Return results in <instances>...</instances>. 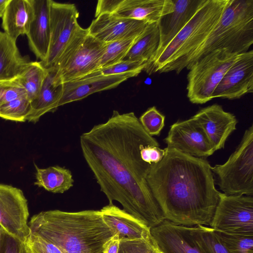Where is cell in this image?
Here are the masks:
<instances>
[{
  "label": "cell",
  "mask_w": 253,
  "mask_h": 253,
  "mask_svg": "<svg viewBox=\"0 0 253 253\" xmlns=\"http://www.w3.org/2000/svg\"><path fill=\"white\" fill-rule=\"evenodd\" d=\"M80 141L84 160L110 204L117 201L150 228L164 220L146 179L151 165L140 153L143 146L159 144L133 112L114 110L106 122L82 134Z\"/></svg>",
  "instance_id": "6da1fadb"
},
{
  "label": "cell",
  "mask_w": 253,
  "mask_h": 253,
  "mask_svg": "<svg viewBox=\"0 0 253 253\" xmlns=\"http://www.w3.org/2000/svg\"><path fill=\"white\" fill-rule=\"evenodd\" d=\"M166 148L162 160L151 165L146 178L164 219L210 226L220 193L211 166L206 159Z\"/></svg>",
  "instance_id": "7a4b0ae2"
},
{
  "label": "cell",
  "mask_w": 253,
  "mask_h": 253,
  "mask_svg": "<svg viewBox=\"0 0 253 253\" xmlns=\"http://www.w3.org/2000/svg\"><path fill=\"white\" fill-rule=\"evenodd\" d=\"M30 233L54 244L64 253H103L114 235L100 210L42 211L28 223Z\"/></svg>",
  "instance_id": "3957f363"
},
{
  "label": "cell",
  "mask_w": 253,
  "mask_h": 253,
  "mask_svg": "<svg viewBox=\"0 0 253 253\" xmlns=\"http://www.w3.org/2000/svg\"><path fill=\"white\" fill-rule=\"evenodd\" d=\"M229 0H205L202 6L175 38L155 57L146 70L153 73L174 71L186 68L189 59L219 21Z\"/></svg>",
  "instance_id": "277c9868"
},
{
  "label": "cell",
  "mask_w": 253,
  "mask_h": 253,
  "mask_svg": "<svg viewBox=\"0 0 253 253\" xmlns=\"http://www.w3.org/2000/svg\"><path fill=\"white\" fill-rule=\"evenodd\" d=\"M253 43V0H229L218 23L191 55L187 66L214 50L225 49L239 54L249 51Z\"/></svg>",
  "instance_id": "5b68a950"
},
{
  "label": "cell",
  "mask_w": 253,
  "mask_h": 253,
  "mask_svg": "<svg viewBox=\"0 0 253 253\" xmlns=\"http://www.w3.org/2000/svg\"><path fill=\"white\" fill-rule=\"evenodd\" d=\"M106 45L81 27L55 67L57 81L63 84L79 80L99 69Z\"/></svg>",
  "instance_id": "8992f818"
},
{
  "label": "cell",
  "mask_w": 253,
  "mask_h": 253,
  "mask_svg": "<svg viewBox=\"0 0 253 253\" xmlns=\"http://www.w3.org/2000/svg\"><path fill=\"white\" fill-rule=\"evenodd\" d=\"M218 185L228 195L253 196V126L248 128L236 150L224 164L211 167Z\"/></svg>",
  "instance_id": "52a82bcc"
},
{
  "label": "cell",
  "mask_w": 253,
  "mask_h": 253,
  "mask_svg": "<svg viewBox=\"0 0 253 253\" xmlns=\"http://www.w3.org/2000/svg\"><path fill=\"white\" fill-rule=\"evenodd\" d=\"M238 54L225 49L214 50L189 64L187 96L194 104L213 99V93Z\"/></svg>",
  "instance_id": "ba28073f"
},
{
  "label": "cell",
  "mask_w": 253,
  "mask_h": 253,
  "mask_svg": "<svg viewBox=\"0 0 253 253\" xmlns=\"http://www.w3.org/2000/svg\"><path fill=\"white\" fill-rule=\"evenodd\" d=\"M209 227L217 232L253 236V196L220 192Z\"/></svg>",
  "instance_id": "9c48e42d"
},
{
  "label": "cell",
  "mask_w": 253,
  "mask_h": 253,
  "mask_svg": "<svg viewBox=\"0 0 253 253\" xmlns=\"http://www.w3.org/2000/svg\"><path fill=\"white\" fill-rule=\"evenodd\" d=\"M78 10L74 4L49 0L50 42L45 59L40 61L46 69L57 65L63 51L81 28Z\"/></svg>",
  "instance_id": "30bf717a"
},
{
  "label": "cell",
  "mask_w": 253,
  "mask_h": 253,
  "mask_svg": "<svg viewBox=\"0 0 253 253\" xmlns=\"http://www.w3.org/2000/svg\"><path fill=\"white\" fill-rule=\"evenodd\" d=\"M28 202L23 191L17 187L0 183V226L22 242L30 234Z\"/></svg>",
  "instance_id": "8fae6325"
},
{
  "label": "cell",
  "mask_w": 253,
  "mask_h": 253,
  "mask_svg": "<svg viewBox=\"0 0 253 253\" xmlns=\"http://www.w3.org/2000/svg\"><path fill=\"white\" fill-rule=\"evenodd\" d=\"M165 141L167 148L197 158L206 159L215 152L204 130L192 117L173 124Z\"/></svg>",
  "instance_id": "7c38bea8"
},
{
  "label": "cell",
  "mask_w": 253,
  "mask_h": 253,
  "mask_svg": "<svg viewBox=\"0 0 253 253\" xmlns=\"http://www.w3.org/2000/svg\"><path fill=\"white\" fill-rule=\"evenodd\" d=\"M253 92V50L239 54L215 89L212 97L240 98Z\"/></svg>",
  "instance_id": "4fadbf2b"
},
{
  "label": "cell",
  "mask_w": 253,
  "mask_h": 253,
  "mask_svg": "<svg viewBox=\"0 0 253 253\" xmlns=\"http://www.w3.org/2000/svg\"><path fill=\"white\" fill-rule=\"evenodd\" d=\"M148 24L143 21L104 13L96 17L87 29L89 35L107 43L137 38Z\"/></svg>",
  "instance_id": "5bb4252c"
},
{
  "label": "cell",
  "mask_w": 253,
  "mask_h": 253,
  "mask_svg": "<svg viewBox=\"0 0 253 253\" xmlns=\"http://www.w3.org/2000/svg\"><path fill=\"white\" fill-rule=\"evenodd\" d=\"M192 118L202 127L215 151L224 147L238 123L233 114L226 112L218 104L202 109Z\"/></svg>",
  "instance_id": "9a60e30c"
},
{
  "label": "cell",
  "mask_w": 253,
  "mask_h": 253,
  "mask_svg": "<svg viewBox=\"0 0 253 253\" xmlns=\"http://www.w3.org/2000/svg\"><path fill=\"white\" fill-rule=\"evenodd\" d=\"M150 233L164 253H200L192 234L191 226L164 219L150 228Z\"/></svg>",
  "instance_id": "2e32d148"
},
{
  "label": "cell",
  "mask_w": 253,
  "mask_h": 253,
  "mask_svg": "<svg viewBox=\"0 0 253 253\" xmlns=\"http://www.w3.org/2000/svg\"><path fill=\"white\" fill-rule=\"evenodd\" d=\"M138 75L127 73L110 76H98L63 84V91L58 107L82 100L95 92L117 87L128 79Z\"/></svg>",
  "instance_id": "e0dca14e"
},
{
  "label": "cell",
  "mask_w": 253,
  "mask_h": 253,
  "mask_svg": "<svg viewBox=\"0 0 253 253\" xmlns=\"http://www.w3.org/2000/svg\"><path fill=\"white\" fill-rule=\"evenodd\" d=\"M205 1V0H173V11L162 17L158 22L160 43L156 55L175 38Z\"/></svg>",
  "instance_id": "ac0fdd59"
},
{
  "label": "cell",
  "mask_w": 253,
  "mask_h": 253,
  "mask_svg": "<svg viewBox=\"0 0 253 253\" xmlns=\"http://www.w3.org/2000/svg\"><path fill=\"white\" fill-rule=\"evenodd\" d=\"M100 211L105 224L120 240L142 239L150 233V228L143 222L113 204H109Z\"/></svg>",
  "instance_id": "d6986e66"
},
{
  "label": "cell",
  "mask_w": 253,
  "mask_h": 253,
  "mask_svg": "<svg viewBox=\"0 0 253 253\" xmlns=\"http://www.w3.org/2000/svg\"><path fill=\"white\" fill-rule=\"evenodd\" d=\"M173 0H121L115 12V16L157 23L162 17L173 10Z\"/></svg>",
  "instance_id": "ffe728a7"
},
{
  "label": "cell",
  "mask_w": 253,
  "mask_h": 253,
  "mask_svg": "<svg viewBox=\"0 0 253 253\" xmlns=\"http://www.w3.org/2000/svg\"><path fill=\"white\" fill-rule=\"evenodd\" d=\"M34 15L26 35L30 49L36 57L43 61L50 42L49 0H32Z\"/></svg>",
  "instance_id": "44dd1931"
},
{
  "label": "cell",
  "mask_w": 253,
  "mask_h": 253,
  "mask_svg": "<svg viewBox=\"0 0 253 253\" xmlns=\"http://www.w3.org/2000/svg\"><path fill=\"white\" fill-rule=\"evenodd\" d=\"M57 69H47V73L38 96L31 101L30 112L26 121L36 123L45 114L54 112L63 91V84L56 80Z\"/></svg>",
  "instance_id": "7402d4cb"
},
{
  "label": "cell",
  "mask_w": 253,
  "mask_h": 253,
  "mask_svg": "<svg viewBox=\"0 0 253 253\" xmlns=\"http://www.w3.org/2000/svg\"><path fill=\"white\" fill-rule=\"evenodd\" d=\"M34 15L32 0H9L2 17V28L16 41L20 36L28 33Z\"/></svg>",
  "instance_id": "603a6c76"
},
{
  "label": "cell",
  "mask_w": 253,
  "mask_h": 253,
  "mask_svg": "<svg viewBox=\"0 0 253 253\" xmlns=\"http://www.w3.org/2000/svg\"><path fill=\"white\" fill-rule=\"evenodd\" d=\"M31 61L28 55L21 54L16 41L0 31V80L16 78Z\"/></svg>",
  "instance_id": "cb8c5ba5"
},
{
  "label": "cell",
  "mask_w": 253,
  "mask_h": 253,
  "mask_svg": "<svg viewBox=\"0 0 253 253\" xmlns=\"http://www.w3.org/2000/svg\"><path fill=\"white\" fill-rule=\"evenodd\" d=\"M159 43L158 22L149 23L136 38L122 60L140 62L146 66V71L155 59Z\"/></svg>",
  "instance_id": "d4e9b609"
},
{
  "label": "cell",
  "mask_w": 253,
  "mask_h": 253,
  "mask_svg": "<svg viewBox=\"0 0 253 253\" xmlns=\"http://www.w3.org/2000/svg\"><path fill=\"white\" fill-rule=\"evenodd\" d=\"M35 185L53 193H63L73 186L74 180L71 171L58 166L42 169L35 164Z\"/></svg>",
  "instance_id": "484cf974"
},
{
  "label": "cell",
  "mask_w": 253,
  "mask_h": 253,
  "mask_svg": "<svg viewBox=\"0 0 253 253\" xmlns=\"http://www.w3.org/2000/svg\"><path fill=\"white\" fill-rule=\"evenodd\" d=\"M47 73L40 61H31L25 69L15 78L25 89L30 101L39 93Z\"/></svg>",
  "instance_id": "4316f807"
},
{
  "label": "cell",
  "mask_w": 253,
  "mask_h": 253,
  "mask_svg": "<svg viewBox=\"0 0 253 253\" xmlns=\"http://www.w3.org/2000/svg\"><path fill=\"white\" fill-rule=\"evenodd\" d=\"M191 230L200 253H228L217 232L210 227L193 226Z\"/></svg>",
  "instance_id": "83f0119b"
},
{
  "label": "cell",
  "mask_w": 253,
  "mask_h": 253,
  "mask_svg": "<svg viewBox=\"0 0 253 253\" xmlns=\"http://www.w3.org/2000/svg\"><path fill=\"white\" fill-rule=\"evenodd\" d=\"M31 101L26 95L0 106V117L7 120L24 122L30 112Z\"/></svg>",
  "instance_id": "f1b7e54d"
},
{
  "label": "cell",
  "mask_w": 253,
  "mask_h": 253,
  "mask_svg": "<svg viewBox=\"0 0 253 253\" xmlns=\"http://www.w3.org/2000/svg\"><path fill=\"white\" fill-rule=\"evenodd\" d=\"M136 39V38L123 40L107 43L100 60L99 68H104L122 61Z\"/></svg>",
  "instance_id": "f546056e"
},
{
  "label": "cell",
  "mask_w": 253,
  "mask_h": 253,
  "mask_svg": "<svg viewBox=\"0 0 253 253\" xmlns=\"http://www.w3.org/2000/svg\"><path fill=\"white\" fill-rule=\"evenodd\" d=\"M118 253H164L151 233L142 239L121 240Z\"/></svg>",
  "instance_id": "4dcf8cb0"
},
{
  "label": "cell",
  "mask_w": 253,
  "mask_h": 253,
  "mask_svg": "<svg viewBox=\"0 0 253 253\" xmlns=\"http://www.w3.org/2000/svg\"><path fill=\"white\" fill-rule=\"evenodd\" d=\"M217 233L228 253H253V236Z\"/></svg>",
  "instance_id": "1f68e13d"
},
{
  "label": "cell",
  "mask_w": 253,
  "mask_h": 253,
  "mask_svg": "<svg viewBox=\"0 0 253 253\" xmlns=\"http://www.w3.org/2000/svg\"><path fill=\"white\" fill-rule=\"evenodd\" d=\"M146 66L136 61L122 60L112 65L99 68L82 78H87L98 76H110L127 73H135L138 75L145 70Z\"/></svg>",
  "instance_id": "d6a6232c"
},
{
  "label": "cell",
  "mask_w": 253,
  "mask_h": 253,
  "mask_svg": "<svg viewBox=\"0 0 253 253\" xmlns=\"http://www.w3.org/2000/svg\"><path fill=\"white\" fill-rule=\"evenodd\" d=\"M165 116L155 106L149 108L139 118L144 130L153 136L160 134L165 125Z\"/></svg>",
  "instance_id": "836d02e7"
},
{
  "label": "cell",
  "mask_w": 253,
  "mask_h": 253,
  "mask_svg": "<svg viewBox=\"0 0 253 253\" xmlns=\"http://www.w3.org/2000/svg\"><path fill=\"white\" fill-rule=\"evenodd\" d=\"M25 95V89L15 79L0 80V106Z\"/></svg>",
  "instance_id": "e575fe53"
},
{
  "label": "cell",
  "mask_w": 253,
  "mask_h": 253,
  "mask_svg": "<svg viewBox=\"0 0 253 253\" xmlns=\"http://www.w3.org/2000/svg\"><path fill=\"white\" fill-rule=\"evenodd\" d=\"M24 243L28 246L32 253H64L54 244L30 233Z\"/></svg>",
  "instance_id": "d590c367"
},
{
  "label": "cell",
  "mask_w": 253,
  "mask_h": 253,
  "mask_svg": "<svg viewBox=\"0 0 253 253\" xmlns=\"http://www.w3.org/2000/svg\"><path fill=\"white\" fill-rule=\"evenodd\" d=\"M166 148L161 149L158 146L145 145L141 147L140 156L142 160L150 164H157L164 157Z\"/></svg>",
  "instance_id": "8d00e7d4"
},
{
  "label": "cell",
  "mask_w": 253,
  "mask_h": 253,
  "mask_svg": "<svg viewBox=\"0 0 253 253\" xmlns=\"http://www.w3.org/2000/svg\"><path fill=\"white\" fill-rule=\"evenodd\" d=\"M23 242L3 231L0 253H21Z\"/></svg>",
  "instance_id": "74e56055"
},
{
  "label": "cell",
  "mask_w": 253,
  "mask_h": 253,
  "mask_svg": "<svg viewBox=\"0 0 253 253\" xmlns=\"http://www.w3.org/2000/svg\"><path fill=\"white\" fill-rule=\"evenodd\" d=\"M121 0H99L96 7L95 17L104 13H113L118 7Z\"/></svg>",
  "instance_id": "f35d334b"
},
{
  "label": "cell",
  "mask_w": 253,
  "mask_h": 253,
  "mask_svg": "<svg viewBox=\"0 0 253 253\" xmlns=\"http://www.w3.org/2000/svg\"><path fill=\"white\" fill-rule=\"evenodd\" d=\"M120 240L118 235H114L104 245L103 253H118Z\"/></svg>",
  "instance_id": "ab89813d"
},
{
  "label": "cell",
  "mask_w": 253,
  "mask_h": 253,
  "mask_svg": "<svg viewBox=\"0 0 253 253\" xmlns=\"http://www.w3.org/2000/svg\"><path fill=\"white\" fill-rule=\"evenodd\" d=\"M9 0H0V18H2Z\"/></svg>",
  "instance_id": "60d3db41"
},
{
  "label": "cell",
  "mask_w": 253,
  "mask_h": 253,
  "mask_svg": "<svg viewBox=\"0 0 253 253\" xmlns=\"http://www.w3.org/2000/svg\"><path fill=\"white\" fill-rule=\"evenodd\" d=\"M21 253H32L30 248L25 243H23Z\"/></svg>",
  "instance_id": "b9f144b4"
},
{
  "label": "cell",
  "mask_w": 253,
  "mask_h": 253,
  "mask_svg": "<svg viewBox=\"0 0 253 253\" xmlns=\"http://www.w3.org/2000/svg\"><path fill=\"white\" fill-rule=\"evenodd\" d=\"M3 231H4L2 230V229L0 226V251H1L2 234H3Z\"/></svg>",
  "instance_id": "7bdbcfd3"
}]
</instances>
